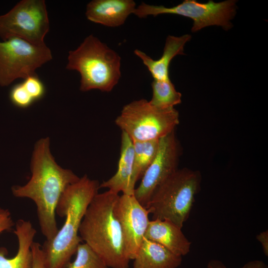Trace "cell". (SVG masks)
Segmentation results:
<instances>
[{"label":"cell","instance_id":"9","mask_svg":"<svg viewBox=\"0 0 268 268\" xmlns=\"http://www.w3.org/2000/svg\"><path fill=\"white\" fill-rule=\"evenodd\" d=\"M52 59L45 44L36 45L17 37L0 41V86L36 74L37 68Z\"/></svg>","mask_w":268,"mask_h":268},{"label":"cell","instance_id":"2","mask_svg":"<svg viewBox=\"0 0 268 268\" xmlns=\"http://www.w3.org/2000/svg\"><path fill=\"white\" fill-rule=\"evenodd\" d=\"M98 181L86 175L69 185L62 194L56 213L66 217L62 228L51 240L42 246L47 268H66L82 241L79 228L86 209L99 188Z\"/></svg>","mask_w":268,"mask_h":268},{"label":"cell","instance_id":"24","mask_svg":"<svg viewBox=\"0 0 268 268\" xmlns=\"http://www.w3.org/2000/svg\"><path fill=\"white\" fill-rule=\"evenodd\" d=\"M207 268H227L221 261L217 260H210ZM241 268H268V266L262 261L253 260L246 263Z\"/></svg>","mask_w":268,"mask_h":268},{"label":"cell","instance_id":"6","mask_svg":"<svg viewBox=\"0 0 268 268\" xmlns=\"http://www.w3.org/2000/svg\"><path fill=\"white\" fill-rule=\"evenodd\" d=\"M115 122L133 141L160 139L175 132L179 114L175 108L160 109L141 99L125 105Z\"/></svg>","mask_w":268,"mask_h":268},{"label":"cell","instance_id":"15","mask_svg":"<svg viewBox=\"0 0 268 268\" xmlns=\"http://www.w3.org/2000/svg\"><path fill=\"white\" fill-rule=\"evenodd\" d=\"M191 39L189 34L180 37L169 35L166 40L163 54L157 60H153L139 50H135L134 53L141 60L154 80H170L169 67L172 60L177 55L184 54V46Z\"/></svg>","mask_w":268,"mask_h":268},{"label":"cell","instance_id":"12","mask_svg":"<svg viewBox=\"0 0 268 268\" xmlns=\"http://www.w3.org/2000/svg\"><path fill=\"white\" fill-rule=\"evenodd\" d=\"M135 5L133 0H93L87 4L85 15L90 21L115 27L125 22Z\"/></svg>","mask_w":268,"mask_h":268},{"label":"cell","instance_id":"14","mask_svg":"<svg viewBox=\"0 0 268 268\" xmlns=\"http://www.w3.org/2000/svg\"><path fill=\"white\" fill-rule=\"evenodd\" d=\"M14 233L18 243V250L15 256L7 258V250L0 247V268H32L33 255L31 245L36 230L30 221L20 219L15 223Z\"/></svg>","mask_w":268,"mask_h":268},{"label":"cell","instance_id":"4","mask_svg":"<svg viewBox=\"0 0 268 268\" xmlns=\"http://www.w3.org/2000/svg\"><path fill=\"white\" fill-rule=\"evenodd\" d=\"M66 69L75 70L81 76L80 90L110 92L121 77V57L93 35L70 51Z\"/></svg>","mask_w":268,"mask_h":268},{"label":"cell","instance_id":"20","mask_svg":"<svg viewBox=\"0 0 268 268\" xmlns=\"http://www.w3.org/2000/svg\"><path fill=\"white\" fill-rule=\"evenodd\" d=\"M76 257L66 268H110L101 257L86 243L79 244Z\"/></svg>","mask_w":268,"mask_h":268},{"label":"cell","instance_id":"3","mask_svg":"<svg viewBox=\"0 0 268 268\" xmlns=\"http://www.w3.org/2000/svg\"><path fill=\"white\" fill-rule=\"evenodd\" d=\"M120 196L108 190L97 193L88 206L79 235L111 268H129L123 235L114 208Z\"/></svg>","mask_w":268,"mask_h":268},{"label":"cell","instance_id":"16","mask_svg":"<svg viewBox=\"0 0 268 268\" xmlns=\"http://www.w3.org/2000/svg\"><path fill=\"white\" fill-rule=\"evenodd\" d=\"M134 166L133 141L125 132H122L120 156L116 173L107 181L100 184L99 188L119 194L134 195L131 181Z\"/></svg>","mask_w":268,"mask_h":268},{"label":"cell","instance_id":"18","mask_svg":"<svg viewBox=\"0 0 268 268\" xmlns=\"http://www.w3.org/2000/svg\"><path fill=\"white\" fill-rule=\"evenodd\" d=\"M133 141L134 166L131 187L134 193L136 182L142 178L156 155L159 139Z\"/></svg>","mask_w":268,"mask_h":268},{"label":"cell","instance_id":"25","mask_svg":"<svg viewBox=\"0 0 268 268\" xmlns=\"http://www.w3.org/2000/svg\"><path fill=\"white\" fill-rule=\"evenodd\" d=\"M15 226L10 212L7 209L0 207V234L10 231Z\"/></svg>","mask_w":268,"mask_h":268},{"label":"cell","instance_id":"10","mask_svg":"<svg viewBox=\"0 0 268 268\" xmlns=\"http://www.w3.org/2000/svg\"><path fill=\"white\" fill-rule=\"evenodd\" d=\"M180 153L175 132L159 139L156 155L148 167L134 195L146 207L155 190L178 168Z\"/></svg>","mask_w":268,"mask_h":268},{"label":"cell","instance_id":"26","mask_svg":"<svg viewBox=\"0 0 268 268\" xmlns=\"http://www.w3.org/2000/svg\"><path fill=\"white\" fill-rule=\"evenodd\" d=\"M256 239L260 243L263 252L267 256H268V230L264 231L256 236Z\"/></svg>","mask_w":268,"mask_h":268},{"label":"cell","instance_id":"7","mask_svg":"<svg viewBox=\"0 0 268 268\" xmlns=\"http://www.w3.org/2000/svg\"><path fill=\"white\" fill-rule=\"evenodd\" d=\"M236 8V1L234 0L219 2L209 0L206 3L185 0L171 7L149 5L143 2L135 8L133 14L140 18L162 14H176L188 17L194 21L192 31L195 32L212 25L220 26L226 30L230 29L232 27L230 20L235 15Z\"/></svg>","mask_w":268,"mask_h":268},{"label":"cell","instance_id":"1","mask_svg":"<svg viewBox=\"0 0 268 268\" xmlns=\"http://www.w3.org/2000/svg\"><path fill=\"white\" fill-rule=\"evenodd\" d=\"M30 168V180L24 185L13 186L11 191L15 197L28 198L35 202L41 233L46 240H51L59 230L56 209L59 200L65 189L80 178L56 163L50 151L49 137L36 143Z\"/></svg>","mask_w":268,"mask_h":268},{"label":"cell","instance_id":"11","mask_svg":"<svg viewBox=\"0 0 268 268\" xmlns=\"http://www.w3.org/2000/svg\"><path fill=\"white\" fill-rule=\"evenodd\" d=\"M114 211L122 229L125 249L129 259L134 260L148 227L149 211L134 195L120 196Z\"/></svg>","mask_w":268,"mask_h":268},{"label":"cell","instance_id":"13","mask_svg":"<svg viewBox=\"0 0 268 268\" xmlns=\"http://www.w3.org/2000/svg\"><path fill=\"white\" fill-rule=\"evenodd\" d=\"M144 237L181 257L187 255L191 247V242L183 233L182 228L168 220H150Z\"/></svg>","mask_w":268,"mask_h":268},{"label":"cell","instance_id":"8","mask_svg":"<svg viewBox=\"0 0 268 268\" xmlns=\"http://www.w3.org/2000/svg\"><path fill=\"white\" fill-rule=\"evenodd\" d=\"M50 23L44 0H22L0 15V38L22 39L36 45L45 44Z\"/></svg>","mask_w":268,"mask_h":268},{"label":"cell","instance_id":"17","mask_svg":"<svg viewBox=\"0 0 268 268\" xmlns=\"http://www.w3.org/2000/svg\"><path fill=\"white\" fill-rule=\"evenodd\" d=\"M134 260L133 268H177L182 257L144 237Z\"/></svg>","mask_w":268,"mask_h":268},{"label":"cell","instance_id":"22","mask_svg":"<svg viewBox=\"0 0 268 268\" xmlns=\"http://www.w3.org/2000/svg\"><path fill=\"white\" fill-rule=\"evenodd\" d=\"M22 83L34 101L42 98L45 94V86L37 74L26 77Z\"/></svg>","mask_w":268,"mask_h":268},{"label":"cell","instance_id":"19","mask_svg":"<svg viewBox=\"0 0 268 268\" xmlns=\"http://www.w3.org/2000/svg\"><path fill=\"white\" fill-rule=\"evenodd\" d=\"M151 87L152 96L149 102L153 106L160 109H171L181 103V93L176 90L170 79L153 80Z\"/></svg>","mask_w":268,"mask_h":268},{"label":"cell","instance_id":"23","mask_svg":"<svg viewBox=\"0 0 268 268\" xmlns=\"http://www.w3.org/2000/svg\"><path fill=\"white\" fill-rule=\"evenodd\" d=\"M31 248L33 255L32 268H47L42 246L34 241Z\"/></svg>","mask_w":268,"mask_h":268},{"label":"cell","instance_id":"21","mask_svg":"<svg viewBox=\"0 0 268 268\" xmlns=\"http://www.w3.org/2000/svg\"><path fill=\"white\" fill-rule=\"evenodd\" d=\"M9 99L12 103L19 108H27L34 101L26 91L22 83L14 85L9 92Z\"/></svg>","mask_w":268,"mask_h":268},{"label":"cell","instance_id":"5","mask_svg":"<svg viewBox=\"0 0 268 268\" xmlns=\"http://www.w3.org/2000/svg\"><path fill=\"white\" fill-rule=\"evenodd\" d=\"M201 182L198 171L178 169L157 187L145 208L153 219L168 220L182 228L190 216Z\"/></svg>","mask_w":268,"mask_h":268}]
</instances>
